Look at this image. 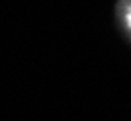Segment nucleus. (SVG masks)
<instances>
[{
	"instance_id": "obj_1",
	"label": "nucleus",
	"mask_w": 131,
	"mask_h": 121,
	"mask_svg": "<svg viewBox=\"0 0 131 121\" xmlns=\"http://www.w3.org/2000/svg\"><path fill=\"white\" fill-rule=\"evenodd\" d=\"M117 14H119L123 29H125L127 35L131 37V0H119V4H117Z\"/></svg>"
}]
</instances>
